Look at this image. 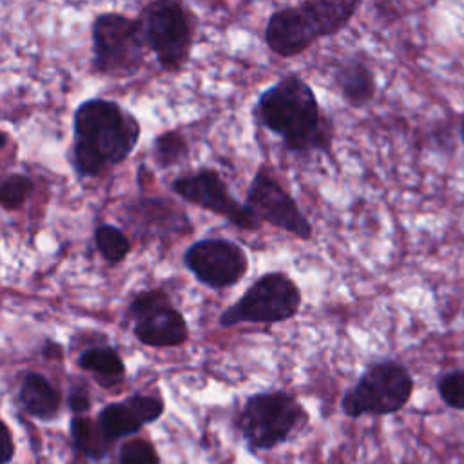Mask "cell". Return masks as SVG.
<instances>
[{
    "mask_svg": "<svg viewBox=\"0 0 464 464\" xmlns=\"http://www.w3.org/2000/svg\"><path fill=\"white\" fill-rule=\"evenodd\" d=\"M92 47L100 72L129 76L141 67L147 42L138 18L103 13L92 24Z\"/></svg>",
    "mask_w": 464,
    "mask_h": 464,
    "instance_id": "ba28073f",
    "label": "cell"
},
{
    "mask_svg": "<svg viewBox=\"0 0 464 464\" xmlns=\"http://www.w3.org/2000/svg\"><path fill=\"white\" fill-rule=\"evenodd\" d=\"M18 399L24 410L31 417H36L42 420L53 419L58 413L62 404L60 392L47 381V377L36 372H29L24 377L18 392Z\"/></svg>",
    "mask_w": 464,
    "mask_h": 464,
    "instance_id": "9a60e30c",
    "label": "cell"
},
{
    "mask_svg": "<svg viewBox=\"0 0 464 464\" xmlns=\"http://www.w3.org/2000/svg\"><path fill=\"white\" fill-rule=\"evenodd\" d=\"M437 393L448 408L464 411V370L442 373L437 379Z\"/></svg>",
    "mask_w": 464,
    "mask_h": 464,
    "instance_id": "7402d4cb",
    "label": "cell"
},
{
    "mask_svg": "<svg viewBox=\"0 0 464 464\" xmlns=\"http://www.w3.org/2000/svg\"><path fill=\"white\" fill-rule=\"evenodd\" d=\"M303 294L299 285L283 270L259 276L243 295L219 314V326L277 324L297 315Z\"/></svg>",
    "mask_w": 464,
    "mask_h": 464,
    "instance_id": "8992f818",
    "label": "cell"
},
{
    "mask_svg": "<svg viewBox=\"0 0 464 464\" xmlns=\"http://www.w3.org/2000/svg\"><path fill=\"white\" fill-rule=\"evenodd\" d=\"M74 143L91 149L105 165L127 160L140 140L138 120L111 100H87L74 112Z\"/></svg>",
    "mask_w": 464,
    "mask_h": 464,
    "instance_id": "277c9868",
    "label": "cell"
},
{
    "mask_svg": "<svg viewBox=\"0 0 464 464\" xmlns=\"http://www.w3.org/2000/svg\"><path fill=\"white\" fill-rule=\"evenodd\" d=\"M14 457V442L7 424L0 419V464L11 462Z\"/></svg>",
    "mask_w": 464,
    "mask_h": 464,
    "instance_id": "cb8c5ba5",
    "label": "cell"
},
{
    "mask_svg": "<svg viewBox=\"0 0 464 464\" xmlns=\"http://www.w3.org/2000/svg\"><path fill=\"white\" fill-rule=\"evenodd\" d=\"M7 140H9V138H7V134L0 130V149H2V147L7 143Z\"/></svg>",
    "mask_w": 464,
    "mask_h": 464,
    "instance_id": "4316f807",
    "label": "cell"
},
{
    "mask_svg": "<svg viewBox=\"0 0 464 464\" xmlns=\"http://www.w3.org/2000/svg\"><path fill=\"white\" fill-rule=\"evenodd\" d=\"M136 339L152 348L179 346L188 339V324L174 306L160 310L134 324Z\"/></svg>",
    "mask_w": 464,
    "mask_h": 464,
    "instance_id": "4fadbf2b",
    "label": "cell"
},
{
    "mask_svg": "<svg viewBox=\"0 0 464 464\" xmlns=\"http://www.w3.org/2000/svg\"><path fill=\"white\" fill-rule=\"evenodd\" d=\"M301 401L285 392L270 390L250 395L236 417V428L250 451L274 450L308 424Z\"/></svg>",
    "mask_w": 464,
    "mask_h": 464,
    "instance_id": "3957f363",
    "label": "cell"
},
{
    "mask_svg": "<svg viewBox=\"0 0 464 464\" xmlns=\"http://www.w3.org/2000/svg\"><path fill=\"white\" fill-rule=\"evenodd\" d=\"M33 179L25 174H9L0 179V207L7 210H16L33 194Z\"/></svg>",
    "mask_w": 464,
    "mask_h": 464,
    "instance_id": "ffe728a7",
    "label": "cell"
},
{
    "mask_svg": "<svg viewBox=\"0 0 464 464\" xmlns=\"http://www.w3.org/2000/svg\"><path fill=\"white\" fill-rule=\"evenodd\" d=\"M42 353H44L47 359H62L63 350H62V346L56 344V343H47L45 348L42 350Z\"/></svg>",
    "mask_w": 464,
    "mask_h": 464,
    "instance_id": "484cf974",
    "label": "cell"
},
{
    "mask_svg": "<svg viewBox=\"0 0 464 464\" xmlns=\"http://www.w3.org/2000/svg\"><path fill=\"white\" fill-rule=\"evenodd\" d=\"M415 382L410 370L393 359L366 366L355 384L341 399V410L350 419L382 417L401 411L411 399Z\"/></svg>",
    "mask_w": 464,
    "mask_h": 464,
    "instance_id": "5b68a950",
    "label": "cell"
},
{
    "mask_svg": "<svg viewBox=\"0 0 464 464\" xmlns=\"http://www.w3.org/2000/svg\"><path fill=\"white\" fill-rule=\"evenodd\" d=\"M188 141L179 130H167L154 140L152 156L158 167L169 169L183 163L188 158Z\"/></svg>",
    "mask_w": 464,
    "mask_h": 464,
    "instance_id": "ac0fdd59",
    "label": "cell"
},
{
    "mask_svg": "<svg viewBox=\"0 0 464 464\" xmlns=\"http://www.w3.org/2000/svg\"><path fill=\"white\" fill-rule=\"evenodd\" d=\"M163 411L165 404L161 399L136 393L121 402L107 404L96 422L107 442H111L138 433L145 424L158 420Z\"/></svg>",
    "mask_w": 464,
    "mask_h": 464,
    "instance_id": "7c38bea8",
    "label": "cell"
},
{
    "mask_svg": "<svg viewBox=\"0 0 464 464\" xmlns=\"http://www.w3.org/2000/svg\"><path fill=\"white\" fill-rule=\"evenodd\" d=\"M71 439L74 450L92 460H100L107 455V439L103 437L98 422L87 417L76 415L71 419Z\"/></svg>",
    "mask_w": 464,
    "mask_h": 464,
    "instance_id": "e0dca14e",
    "label": "cell"
},
{
    "mask_svg": "<svg viewBox=\"0 0 464 464\" xmlns=\"http://www.w3.org/2000/svg\"><path fill=\"white\" fill-rule=\"evenodd\" d=\"M94 241L100 254L112 263L121 261L130 252L129 237L112 225H100L94 232Z\"/></svg>",
    "mask_w": 464,
    "mask_h": 464,
    "instance_id": "d6986e66",
    "label": "cell"
},
{
    "mask_svg": "<svg viewBox=\"0 0 464 464\" xmlns=\"http://www.w3.org/2000/svg\"><path fill=\"white\" fill-rule=\"evenodd\" d=\"M460 140H462V143H464V112H462V116H460Z\"/></svg>",
    "mask_w": 464,
    "mask_h": 464,
    "instance_id": "83f0119b",
    "label": "cell"
},
{
    "mask_svg": "<svg viewBox=\"0 0 464 464\" xmlns=\"http://www.w3.org/2000/svg\"><path fill=\"white\" fill-rule=\"evenodd\" d=\"M334 85L344 103L353 109L366 107L377 92L375 72L359 58H346L335 67Z\"/></svg>",
    "mask_w": 464,
    "mask_h": 464,
    "instance_id": "5bb4252c",
    "label": "cell"
},
{
    "mask_svg": "<svg viewBox=\"0 0 464 464\" xmlns=\"http://www.w3.org/2000/svg\"><path fill=\"white\" fill-rule=\"evenodd\" d=\"M183 263L201 285L212 290L237 285L250 268L245 248L227 237H205L192 243L183 254Z\"/></svg>",
    "mask_w": 464,
    "mask_h": 464,
    "instance_id": "8fae6325",
    "label": "cell"
},
{
    "mask_svg": "<svg viewBox=\"0 0 464 464\" xmlns=\"http://www.w3.org/2000/svg\"><path fill=\"white\" fill-rule=\"evenodd\" d=\"M78 364L82 370L92 372L103 386L116 384L125 375V364L120 353L111 346H92L80 353Z\"/></svg>",
    "mask_w": 464,
    "mask_h": 464,
    "instance_id": "2e32d148",
    "label": "cell"
},
{
    "mask_svg": "<svg viewBox=\"0 0 464 464\" xmlns=\"http://www.w3.org/2000/svg\"><path fill=\"white\" fill-rule=\"evenodd\" d=\"M243 205L261 225L268 223L303 241H308L314 236L312 223L266 163L257 167Z\"/></svg>",
    "mask_w": 464,
    "mask_h": 464,
    "instance_id": "9c48e42d",
    "label": "cell"
},
{
    "mask_svg": "<svg viewBox=\"0 0 464 464\" xmlns=\"http://www.w3.org/2000/svg\"><path fill=\"white\" fill-rule=\"evenodd\" d=\"M361 5L359 0H308L279 7L266 20L265 44L279 58L299 56L317 40L341 33Z\"/></svg>",
    "mask_w": 464,
    "mask_h": 464,
    "instance_id": "7a4b0ae2",
    "label": "cell"
},
{
    "mask_svg": "<svg viewBox=\"0 0 464 464\" xmlns=\"http://www.w3.org/2000/svg\"><path fill=\"white\" fill-rule=\"evenodd\" d=\"M67 402H69L71 411H72V413H76V415L85 413V411H89V408H91L89 393H85L83 390H74V392H71V395H69Z\"/></svg>",
    "mask_w": 464,
    "mask_h": 464,
    "instance_id": "d4e9b609",
    "label": "cell"
},
{
    "mask_svg": "<svg viewBox=\"0 0 464 464\" xmlns=\"http://www.w3.org/2000/svg\"><path fill=\"white\" fill-rule=\"evenodd\" d=\"M120 464H160V457L152 442L130 439L120 448Z\"/></svg>",
    "mask_w": 464,
    "mask_h": 464,
    "instance_id": "603a6c76",
    "label": "cell"
},
{
    "mask_svg": "<svg viewBox=\"0 0 464 464\" xmlns=\"http://www.w3.org/2000/svg\"><path fill=\"white\" fill-rule=\"evenodd\" d=\"M252 114L257 125L281 138L288 152L332 156L334 121L323 112L314 89L299 74L288 72L266 87Z\"/></svg>",
    "mask_w": 464,
    "mask_h": 464,
    "instance_id": "6da1fadb",
    "label": "cell"
},
{
    "mask_svg": "<svg viewBox=\"0 0 464 464\" xmlns=\"http://www.w3.org/2000/svg\"><path fill=\"white\" fill-rule=\"evenodd\" d=\"M147 47L156 54L161 69L176 72L190 58L196 34L194 14L179 2L149 4L138 18Z\"/></svg>",
    "mask_w": 464,
    "mask_h": 464,
    "instance_id": "52a82bcc",
    "label": "cell"
},
{
    "mask_svg": "<svg viewBox=\"0 0 464 464\" xmlns=\"http://www.w3.org/2000/svg\"><path fill=\"white\" fill-rule=\"evenodd\" d=\"M170 188L181 199L227 219L239 230L257 232L261 228V223L230 194L228 185L212 167H201L187 176L176 178L170 183Z\"/></svg>",
    "mask_w": 464,
    "mask_h": 464,
    "instance_id": "30bf717a",
    "label": "cell"
},
{
    "mask_svg": "<svg viewBox=\"0 0 464 464\" xmlns=\"http://www.w3.org/2000/svg\"><path fill=\"white\" fill-rule=\"evenodd\" d=\"M172 306V301H170V295L163 290V288H150V290H145L141 294H138L130 304H129V314L130 317L138 321L160 312V310H165V308H170Z\"/></svg>",
    "mask_w": 464,
    "mask_h": 464,
    "instance_id": "44dd1931",
    "label": "cell"
}]
</instances>
